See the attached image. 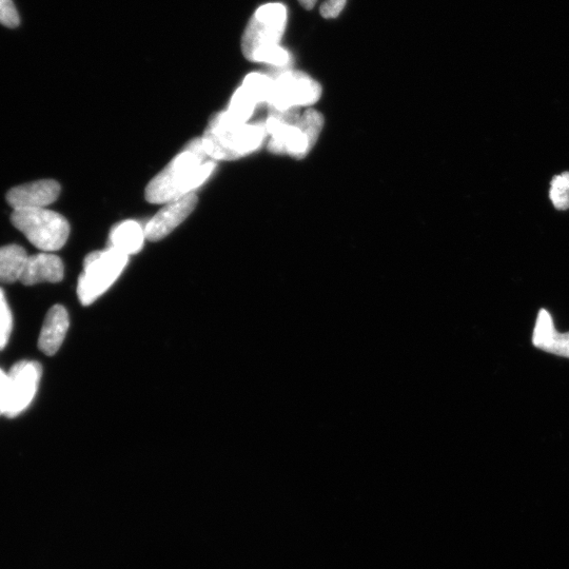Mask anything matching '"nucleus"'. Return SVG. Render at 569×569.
I'll use <instances>...</instances> for the list:
<instances>
[{
  "instance_id": "nucleus-1",
  "label": "nucleus",
  "mask_w": 569,
  "mask_h": 569,
  "mask_svg": "<svg viewBox=\"0 0 569 569\" xmlns=\"http://www.w3.org/2000/svg\"><path fill=\"white\" fill-rule=\"evenodd\" d=\"M215 166L214 161H207L202 139H195L149 183L146 200L167 204L181 199L206 183Z\"/></svg>"
},
{
  "instance_id": "nucleus-2",
  "label": "nucleus",
  "mask_w": 569,
  "mask_h": 569,
  "mask_svg": "<svg viewBox=\"0 0 569 569\" xmlns=\"http://www.w3.org/2000/svg\"><path fill=\"white\" fill-rule=\"evenodd\" d=\"M286 25L287 9L283 4H267L255 11L242 39V50L247 60L278 68L287 67L291 55L281 46Z\"/></svg>"
},
{
  "instance_id": "nucleus-3",
  "label": "nucleus",
  "mask_w": 569,
  "mask_h": 569,
  "mask_svg": "<svg viewBox=\"0 0 569 569\" xmlns=\"http://www.w3.org/2000/svg\"><path fill=\"white\" fill-rule=\"evenodd\" d=\"M265 126L270 136V152L302 160L317 144L324 127V117L315 109H308L303 114L299 109L272 112Z\"/></svg>"
},
{
  "instance_id": "nucleus-4",
  "label": "nucleus",
  "mask_w": 569,
  "mask_h": 569,
  "mask_svg": "<svg viewBox=\"0 0 569 569\" xmlns=\"http://www.w3.org/2000/svg\"><path fill=\"white\" fill-rule=\"evenodd\" d=\"M268 136L265 123L234 122L226 111L214 114L202 137L209 158L235 161L259 150Z\"/></svg>"
},
{
  "instance_id": "nucleus-5",
  "label": "nucleus",
  "mask_w": 569,
  "mask_h": 569,
  "mask_svg": "<svg viewBox=\"0 0 569 569\" xmlns=\"http://www.w3.org/2000/svg\"><path fill=\"white\" fill-rule=\"evenodd\" d=\"M11 221L31 244L43 252L60 250L69 239L68 221L62 214L47 208L13 210Z\"/></svg>"
},
{
  "instance_id": "nucleus-6",
  "label": "nucleus",
  "mask_w": 569,
  "mask_h": 569,
  "mask_svg": "<svg viewBox=\"0 0 569 569\" xmlns=\"http://www.w3.org/2000/svg\"><path fill=\"white\" fill-rule=\"evenodd\" d=\"M128 262L127 255L111 248L88 254L77 283V296L81 303L89 306L101 298L120 278Z\"/></svg>"
},
{
  "instance_id": "nucleus-7",
  "label": "nucleus",
  "mask_w": 569,
  "mask_h": 569,
  "mask_svg": "<svg viewBox=\"0 0 569 569\" xmlns=\"http://www.w3.org/2000/svg\"><path fill=\"white\" fill-rule=\"evenodd\" d=\"M322 87L304 72L288 70L273 78L268 101L272 112H287L319 102Z\"/></svg>"
},
{
  "instance_id": "nucleus-8",
  "label": "nucleus",
  "mask_w": 569,
  "mask_h": 569,
  "mask_svg": "<svg viewBox=\"0 0 569 569\" xmlns=\"http://www.w3.org/2000/svg\"><path fill=\"white\" fill-rule=\"evenodd\" d=\"M43 368L34 361L16 363L8 374L5 415L12 419L22 414L32 403L41 382Z\"/></svg>"
},
{
  "instance_id": "nucleus-9",
  "label": "nucleus",
  "mask_w": 569,
  "mask_h": 569,
  "mask_svg": "<svg viewBox=\"0 0 569 569\" xmlns=\"http://www.w3.org/2000/svg\"><path fill=\"white\" fill-rule=\"evenodd\" d=\"M273 80L262 73H251L246 76L243 85L234 92L229 108L226 110L231 120L248 123L257 107L268 103L272 91Z\"/></svg>"
},
{
  "instance_id": "nucleus-10",
  "label": "nucleus",
  "mask_w": 569,
  "mask_h": 569,
  "mask_svg": "<svg viewBox=\"0 0 569 569\" xmlns=\"http://www.w3.org/2000/svg\"><path fill=\"white\" fill-rule=\"evenodd\" d=\"M198 195L194 192L183 198L165 204L145 227L146 239L158 242L178 228L198 205Z\"/></svg>"
},
{
  "instance_id": "nucleus-11",
  "label": "nucleus",
  "mask_w": 569,
  "mask_h": 569,
  "mask_svg": "<svg viewBox=\"0 0 569 569\" xmlns=\"http://www.w3.org/2000/svg\"><path fill=\"white\" fill-rule=\"evenodd\" d=\"M60 194V184L43 180L12 188L7 194V202L13 210L41 209L53 204Z\"/></svg>"
},
{
  "instance_id": "nucleus-12",
  "label": "nucleus",
  "mask_w": 569,
  "mask_h": 569,
  "mask_svg": "<svg viewBox=\"0 0 569 569\" xmlns=\"http://www.w3.org/2000/svg\"><path fill=\"white\" fill-rule=\"evenodd\" d=\"M63 261L51 252L29 255L21 282L26 286L41 283H58L64 279Z\"/></svg>"
},
{
  "instance_id": "nucleus-13",
  "label": "nucleus",
  "mask_w": 569,
  "mask_h": 569,
  "mask_svg": "<svg viewBox=\"0 0 569 569\" xmlns=\"http://www.w3.org/2000/svg\"><path fill=\"white\" fill-rule=\"evenodd\" d=\"M69 325V315L65 307L55 305L49 310L38 339V347L46 356L52 357L60 350Z\"/></svg>"
},
{
  "instance_id": "nucleus-14",
  "label": "nucleus",
  "mask_w": 569,
  "mask_h": 569,
  "mask_svg": "<svg viewBox=\"0 0 569 569\" xmlns=\"http://www.w3.org/2000/svg\"><path fill=\"white\" fill-rule=\"evenodd\" d=\"M533 344L541 350L569 359V332H558L551 313L545 309L539 311Z\"/></svg>"
},
{
  "instance_id": "nucleus-15",
  "label": "nucleus",
  "mask_w": 569,
  "mask_h": 569,
  "mask_svg": "<svg viewBox=\"0 0 569 569\" xmlns=\"http://www.w3.org/2000/svg\"><path fill=\"white\" fill-rule=\"evenodd\" d=\"M145 240V228L135 221H125L112 229L109 248L130 257L143 249Z\"/></svg>"
},
{
  "instance_id": "nucleus-16",
  "label": "nucleus",
  "mask_w": 569,
  "mask_h": 569,
  "mask_svg": "<svg viewBox=\"0 0 569 569\" xmlns=\"http://www.w3.org/2000/svg\"><path fill=\"white\" fill-rule=\"evenodd\" d=\"M29 255L18 245L0 247V283L21 281Z\"/></svg>"
},
{
  "instance_id": "nucleus-17",
  "label": "nucleus",
  "mask_w": 569,
  "mask_h": 569,
  "mask_svg": "<svg viewBox=\"0 0 569 569\" xmlns=\"http://www.w3.org/2000/svg\"><path fill=\"white\" fill-rule=\"evenodd\" d=\"M13 317L4 290L0 288V350L4 349L11 337Z\"/></svg>"
},
{
  "instance_id": "nucleus-18",
  "label": "nucleus",
  "mask_w": 569,
  "mask_h": 569,
  "mask_svg": "<svg viewBox=\"0 0 569 569\" xmlns=\"http://www.w3.org/2000/svg\"><path fill=\"white\" fill-rule=\"evenodd\" d=\"M21 19L15 8L13 0H0V24L8 28H16Z\"/></svg>"
},
{
  "instance_id": "nucleus-19",
  "label": "nucleus",
  "mask_w": 569,
  "mask_h": 569,
  "mask_svg": "<svg viewBox=\"0 0 569 569\" xmlns=\"http://www.w3.org/2000/svg\"><path fill=\"white\" fill-rule=\"evenodd\" d=\"M347 0H326L321 6L320 13L326 19L337 18L344 10Z\"/></svg>"
},
{
  "instance_id": "nucleus-20",
  "label": "nucleus",
  "mask_w": 569,
  "mask_h": 569,
  "mask_svg": "<svg viewBox=\"0 0 569 569\" xmlns=\"http://www.w3.org/2000/svg\"><path fill=\"white\" fill-rule=\"evenodd\" d=\"M549 198L557 209L566 210L569 208V191L552 188L549 192Z\"/></svg>"
},
{
  "instance_id": "nucleus-21",
  "label": "nucleus",
  "mask_w": 569,
  "mask_h": 569,
  "mask_svg": "<svg viewBox=\"0 0 569 569\" xmlns=\"http://www.w3.org/2000/svg\"><path fill=\"white\" fill-rule=\"evenodd\" d=\"M7 385H8V374H5V372L2 369H0V416L5 415Z\"/></svg>"
},
{
  "instance_id": "nucleus-22",
  "label": "nucleus",
  "mask_w": 569,
  "mask_h": 569,
  "mask_svg": "<svg viewBox=\"0 0 569 569\" xmlns=\"http://www.w3.org/2000/svg\"><path fill=\"white\" fill-rule=\"evenodd\" d=\"M318 0H299L301 6L306 10H312L315 8Z\"/></svg>"
},
{
  "instance_id": "nucleus-23",
  "label": "nucleus",
  "mask_w": 569,
  "mask_h": 569,
  "mask_svg": "<svg viewBox=\"0 0 569 569\" xmlns=\"http://www.w3.org/2000/svg\"><path fill=\"white\" fill-rule=\"evenodd\" d=\"M562 176L565 182L566 189L569 191V172L563 173Z\"/></svg>"
}]
</instances>
